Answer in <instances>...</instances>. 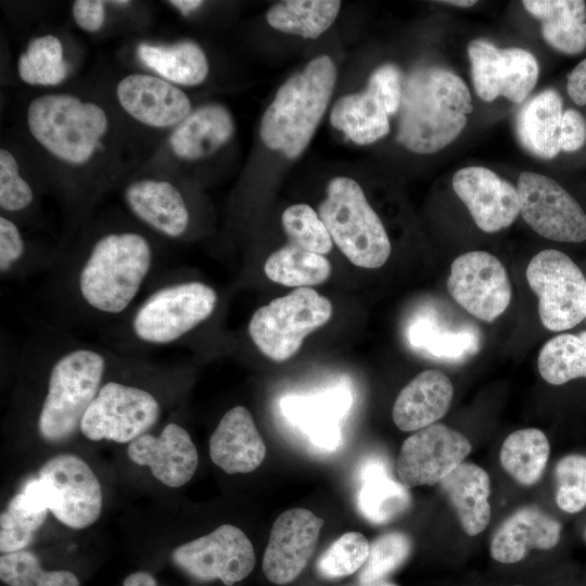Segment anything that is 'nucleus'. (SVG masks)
I'll return each instance as SVG.
<instances>
[{
    "label": "nucleus",
    "instance_id": "nucleus-13",
    "mask_svg": "<svg viewBox=\"0 0 586 586\" xmlns=\"http://www.w3.org/2000/svg\"><path fill=\"white\" fill-rule=\"evenodd\" d=\"M447 290L463 309L485 322L502 315L512 296L505 266L485 251L467 252L454 259Z\"/></svg>",
    "mask_w": 586,
    "mask_h": 586
},
{
    "label": "nucleus",
    "instance_id": "nucleus-28",
    "mask_svg": "<svg viewBox=\"0 0 586 586\" xmlns=\"http://www.w3.org/2000/svg\"><path fill=\"white\" fill-rule=\"evenodd\" d=\"M562 104L556 90L546 89L520 109L515 118V131L526 151L544 160H551L560 153Z\"/></svg>",
    "mask_w": 586,
    "mask_h": 586
},
{
    "label": "nucleus",
    "instance_id": "nucleus-46",
    "mask_svg": "<svg viewBox=\"0 0 586 586\" xmlns=\"http://www.w3.org/2000/svg\"><path fill=\"white\" fill-rule=\"evenodd\" d=\"M26 256L25 240L14 221L7 216L0 217V275L13 278L22 273Z\"/></svg>",
    "mask_w": 586,
    "mask_h": 586
},
{
    "label": "nucleus",
    "instance_id": "nucleus-19",
    "mask_svg": "<svg viewBox=\"0 0 586 586\" xmlns=\"http://www.w3.org/2000/svg\"><path fill=\"white\" fill-rule=\"evenodd\" d=\"M127 455L135 463L149 467L164 485L174 488L192 479L199 462L190 434L175 422L167 423L158 436L145 433L129 443Z\"/></svg>",
    "mask_w": 586,
    "mask_h": 586
},
{
    "label": "nucleus",
    "instance_id": "nucleus-9",
    "mask_svg": "<svg viewBox=\"0 0 586 586\" xmlns=\"http://www.w3.org/2000/svg\"><path fill=\"white\" fill-rule=\"evenodd\" d=\"M162 407L149 390L104 381L88 407L79 432L90 441L131 443L148 433L158 421Z\"/></svg>",
    "mask_w": 586,
    "mask_h": 586
},
{
    "label": "nucleus",
    "instance_id": "nucleus-51",
    "mask_svg": "<svg viewBox=\"0 0 586 586\" xmlns=\"http://www.w3.org/2000/svg\"><path fill=\"white\" fill-rule=\"evenodd\" d=\"M124 586H156L154 577L146 572H137L130 574L125 581Z\"/></svg>",
    "mask_w": 586,
    "mask_h": 586
},
{
    "label": "nucleus",
    "instance_id": "nucleus-1",
    "mask_svg": "<svg viewBox=\"0 0 586 586\" xmlns=\"http://www.w3.org/2000/svg\"><path fill=\"white\" fill-rule=\"evenodd\" d=\"M156 256L151 241L132 230L98 237L66 271V292L82 314L118 320L138 303L152 281Z\"/></svg>",
    "mask_w": 586,
    "mask_h": 586
},
{
    "label": "nucleus",
    "instance_id": "nucleus-23",
    "mask_svg": "<svg viewBox=\"0 0 586 586\" xmlns=\"http://www.w3.org/2000/svg\"><path fill=\"white\" fill-rule=\"evenodd\" d=\"M351 404L349 391L345 386H336L311 397H284L281 409L290 422L303 430L313 445L333 450L341 443L339 420Z\"/></svg>",
    "mask_w": 586,
    "mask_h": 586
},
{
    "label": "nucleus",
    "instance_id": "nucleus-40",
    "mask_svg": "<svg viewBox=\"0 0 586 586\" xmlns=\"http://www.w3.org/2000/svg\"><path fill=\"white\" fill-rule=\"evenodd\" d=\"M0 577L9 586H79L69 571H46L29 551L4 553L0 558Z\"/></svg>",
    "mask_w": 586,
    "mask_h": 586
},
{
    "label": "nucleus",
    "instance_id": "nucleus-38",
    "mask_svg": "<svg viewBox=\"0 0 586 586\" xmlns=\"http://www.w3.org/2000/svg\"><path fill=\"white\" fill-rule=\"evenodd\" d=\"M18 75L29 85L55 86L67 75L61 41L46 35L33 39L18 58Z\"/></svg>",
    "mask_w": 586,
    "mask_h": 586
},
{
    "label": "nucleus",
    "instance_id": "nucleus-33",
    "mask_svg": "<svg viewBox=\"0 0 586 586\" xmlns=\"http://www.w3.org/2000/svg\"><path fill=\"white\" fill-rule=\"evenodd\" d=\"M141 61L161 78L183 86H195L208 74L207 58L202 48L184 40L170 46L140 44Z\"/></svg>",
    "mask_w": 586,
    "mask_h": 586
},
{
    "label": "nucleus",
    "instance_id": "nucleus-17",
    "mask_svg": "<svg viewBox=\"0 0 586 586\" xmlns=\"http://www.w3.org/2000/svg\"><path fill=\"white\" fill-rule=\"evenodd\" d=\"M324 521L310 510L293 508L273 522L263 558L265 576L276 585L293 582L311 558Z\"/></svg>",
    "mask_w": 586,
    "mask_h": 586
},
{
    "label": "nucleus",
    "instance_id": "nucleus-6",
    "mask_svg": "<svg viewBox=\"0 0 586 586\" xmlns=\"http://www.w3.org/2000/svg\"><path fill=\"white\" fill-rule=\"evenodd\" d=\"M27 126L34 139L59 160L87 163L109 126L104 110L66 93L35 98L27 109Z\"/></svg>",
    "mask_w": 586,
    "mask_h": 586
},
{
    "label": "nucleus",
    "instance_id": "nucleus-20",
    "mask_svg": "<svg viewBox=\"0 0 586 586\" xmlns=\"http://www.w3.org/2000/svg\"><path fill=\"white\" fill-rule=\"evenodd\" d=\"M122 107L136 120L154 128L178 126L191 113L188 95L171 82L146 74H131L116 88Z\"/></svg>",
    "mask_w": 586,
    "mask_h": 586
},
{
    "label": "nucleus",
    "instance_id": "nucleus-43",
    "mask_svg": "<svg viewBox=\"0 0 586 586\" xmlns=\"http://www.w3.org/2000/svg\"><path fill=\"white\" fill-rule=\"evenodd\" d=\"M410 551L411 540L403 532H391L375 538L360 569L359 583L385 579L407 560Z\"/></svg>",
    "mask_w": 586,
    "mask_h": 586
},
{
    "label": "nucleus",
    "instance_id": "nucleus-2",
    "mask_svg": "<svg viewBox=\"0 0 586 586\" xmlns=\"http://www.w3.org/2000/svg\"><path fill=\"white\" fill-rule=\"evenodd\" d=\"M472 111L458 75L440 66L417 68L403 82L397 141L415 153H435L461 133Z\"/></svg>",
    "mask_w": 586,
    "mask_h": 586
},
{
    "label": "nucleus",
    "instance_id": "nucleus-47",
    "mask_svg": "<svg viewBox=\"0 0 586 586\" xmlns=\"http://www.w3.org/2000/svg\"><path fill=\"white\" fill-rule=\"evenodd\" d=\"M382 104L388 115L399 111L403 81L402 73L394 64L378 67L369 77L367 88Z\"/></svg>",
    "mask_w": 586,
    "mask_h": 586
},
{
    "label": "nucleus",
    "instance_id": "nucleus-31",
    "mask_svg": "<svg viewBox=\"0 0 586 586\" xmlns=\"http://www.w3.org/2000/svg\"><path fill=\"white\" fill-rule=\"evenodd\" d=\"M330 122L357 144L373 143L390 131L388 114L368 90L341 97L331 111Z\"/></svg>",
    "mask_w": 586,
    "mask_h": 586
},
{
    "label": "nucleus",
    "instance_id": "nucleus-45",
    "mask_svg": "<svg viewBox=\"0 0 586 586\" xmlns=\"http://www.w3.org/2000/svg\"><path fill=\"white\" fill-rule=\"evenodd\" d=\"M34 200V192L28 182L20 175L17 162L13 154L0 150V206L10 213L22 212Z\"/></svg>",
    "mask_w": 586,
    "mask_h": 586
},
{
    "label": "nucleus",
    "instance_id": "nucleus-25",
    "mask_svg": "<svg viewBox=\"0 0 586 586\" xmlns=\"http://www.w3.org/2000/svg\"><path fill=\"white\" fill-rule=\"evenodd\" d=\"M454 395L453 383L442 371L429 369L417 374L398 394L392 417L398 429L419 431L443 418Z\"/></svg>",
    "mask_w": 586,
    "mask_h": 586
},
{
    "label": "nucleus",
    "instance_id": "nucleus-41",
    "mask_svg": "<svg viewBox=\"0 0 586 586\" xmlns=\"http://www.w3.org/2000/svg\"><path fill=\"white\" fill-rule=\"evenodd\" d=\"M370 544L359 532H347L334 540L317 560L318 574L335 579L359 571L367 561Z\"/></svg>",
    "mask_w": 586,
    "mask_h": 586
},
{
    "label": "nucleus",
    "instance_id": "nucleus-11",
    "mask_svg": "<svg viewBox=\"0 0 586 586\" xmlns=\"http://www.w3.org/2000/svg\"><path fill=\"white\" fill-rule=\"evenodd\" d=\"M37 480L49 511L68 527L80 530L101 514V485L87 462L72 454L47 460Z\"/></svg>",
    "mask_w": 586,
    "mask_h": 586
},
{
    "label": "nucleus",
    "instance_id": "nucleus-30",
    "mask_svg": "<svg viewBox=\"0 0 586 586\" xmlns=\"http://www.w3.org/2000/svg\"><path fill=\"white\" fill-rule=\"evenodd\" d=\"M49 512L36 477L29 479L0 517V550L21 551L33 540Z\"/></svg>",
    "mask_w": 586,
    "mask_h": 586
},
{
    "label": "nucleus",
    "instance_id": "nucleus-8",
    "mask_svg": "<svg viewBox=\"0 0 586 586\" xmlns=\"http://www.w3.org/2000/svg\"><path fill=\"white\" fill-rule=\"evenodd\" d=\"M333 313L329 298L310 288H296L255 310L249 334L257 348L275 361L291 358L304 339L326 324Z\"/></svg>",
    "mask_w": 586,
    "mask_h": 586
},
{
    "label": "nucleus",
    "instance_id": "nucleus-53",
    "mask_svg": "<svg viewBox=\"0 0 586 586\" xmlns=\"http://www.w3.org/2000/svg\"><path fill=\"white\" fill-rule=\"evenodd\" d=\"M438 2L443 4L455 5L458 8H469L477 3L475 0H447Z\"/></svg>",
    "mask_w": 586,
    "mask_h": 586
},
{
    "label": "nucleus",
    "instance_id": "nucleus-52",
    "mask_svg": "<svg viewBox=\"0 0 586 586\" xmlns=\"http://www.w3.org/2000/svg\"><path fill=\"white\" fill-rule=\"evenodd\" d=\"M169 3L178 9L182 14L188 15L199 9L203 1L201 0H171Z\"/></svg>",
    "mask_w": 586,
    "mask_h": 586
},
{
    "label": "nucleus",
    "instance_id": "nucleus-14",
    "mask_svg": "<svg viewBox=\"0 0 586 586\" xmlns=\"http://www.w3.org/2000/svg\"><path fill=\"white\" fill-rule=\"evenodd\" d=\"M175 563L195 578H218L227 586L245 578L255 566L253 545L244 532L224 524L207 535L178 546Z\"/></svg>",
    "mask_w": 586,
    "mask_h": 586
},
{
    "label": "nucleus",
    "instance_id": "nucleus-54",
    "mask_svg": "<svg viewBox=\"0 0 586 586\" xmlns=\"http://www.w3.org/2000/svg\"><path fill=\"white\" fill-rule=\"evenodd\" d=\"M357 586H397L394 583L387 582L385 579L374 581L370 583H359Z\"/></svg>",
    "mask_w": 586,
    "mask_h": 586
},
{
    "label": "nucleus",
    "instance_id": "nucleus-34",
    "mask_svg": "<svg viewBox=\"0 0 586 586\" xmlns=\"http://www.w3.org/2000/svg\"><path fill=\"white\" fill-rule=\"evenodd\" d=\"M550 454L548 438L538 429L528 428L512 432L504 441L500 463L519 484H535L546 468Z\"/></svg>",
    "mask_w": 586,
    "mask_h": 586
},
{
    "label": "nucleus",
    "instance_id": "nucleus-16",
    "mask_svg": "<svg viewBox=\"0 0 586 586\" xmlns=\"http://www.w3.org/2000/svg\"><path fill=\"white\" fill-rule=\"evenodd\" d=\"M471 448L466 436L442 423L416 431L400 447L398 480L407 488L435 485L463 462Z\"/></svg>",
    "mask_w": 586,
    "mask_h": 586
},
{
    "label": "nucleus",
    "instance_id": "nucleus-29",
    "mask_svg": "<svg viewBox=\"0 0 586 586\" xmlns=\"http://www.w3.org/2000/svg\"><path fill=\"white\" fill-rule=\"evenodd\" d=\"M526 11L542 22L545 41L559 52L578 54L586 48V2L524 0Z\"/></svg>",
    "mask_w": 586,
    "mask_h": 586
},
{
    "label": "nucleus",
    "instance_id": "nucleus-5",
    "mask_svg": "<svg viewBox=\"0 0 586 586\" xmlns=\"http://www.w3.org/2000/svg\"><path fill=\"white\" fill-rule=\"evenodd\" d=\"M217 292L198 280L166 278L122 319L124 340L145 347L178 344L214 314Z\"/></svg>",
    "mask_w": 586,
    "mask_h": 586
},
{
    "label": "nucleus",
    "instance_id": "nucleus-26",
    "mask_svg": "<svg viewBox=\"0 0 586 586\" xmlns=\"http://www.w3.org/2000/svg\"><path fill=\"white\" fill-rule=\"evenodd\" d=\"M441 488L469 536L484 531L491 521V480L472 462H462L440 482Z\"/></svg>",
    "mask_w": 586,
    "mask_h": 586
},
{
    "label": "nucleus",
    "instance_id": "nucleus-21",
    "mask_svg": "<svg viewBox=\"0 0 586 586\" xmlns=\"http://www.w3.org/2000/svg\"><path fill=\"white\" fill-rule=\"evenodd\" d=\"M209 456L228 474L250 473L262 464L266 445L245 407L235 406L222 416L209 438Z\"/></svg>",
    "mask_w": 586,
    "mask_h": 586
},
{
    "label": "nucleus",
    "instance_id": "nucleus-36",
    "mask_svg": "<svg viewBox=\"0 0 586 586\" xmlns=\"http://www.w3.org/2000/svg\"><path fill=\"white\" fill-rule=\"evenodd\" d=\"M264 271L267 278L276 283L309 288L328 280L331 264L323 255L288 243L267 258Z\"/></svg>",
    "mask_w": 586,
    "mask_h": 586
},
{
    "label": "nucleus",
    "instance_id": "nucleus-12",
    "mask_svg": "<svg viewBox=\"0 0 586 586\" xmlns=\"http://www.w3.org/2000/svg\"><path fill=\"white\" fill-rule=\"evenodd\" d=\"M517 190L520 214L539 235L558 242L586 240V214L578 202L552 178L522 171Z\"/></svg>",
    "mask_w": 586,
    "mask_h": 586
},
{
    "label": "nucleus",
    "instance_id": "nucleus-39",
    "mask_svg": "<svg viewBox=\"0 0 586 586\" xmlns=\"http://www.w3.org/2000/svg\"><path fill=\"white\" fill-rule=\"evenodd\" d=\"M412 346L442 359H459L477 349V336L468 329L441 328L431 321L421 320L412 324L409 332Z\"/></svg>",
    "mask_w": 586,
    "mask_h": 586
},
{
    "label": "nucleus",
    "instance_id": "nucleus-56",
    "mask_svg": "<svg viewBox=\"0 0 586 586\" xmlns=\"http://www.w3.org/2000/svg\"><path fill=\"white\" fill-rule=\"evenodd\" d=\"M585 539H586V531H585Z\"/></svg>",
    "mask_w": 586,
    "mask_h": 586
},
{
    "label": "nucleus",
    "instance_id": "nucleus-24",
    "mask_svg": "<svg viewBox=\"0 0 586 586\" xmlns=\"http://www.w3.org/2000/svg\"><path fill=\"white\" fill-rule=\"evenodd\" d=\"M561 524L536 507H523L496 528L491 539V556L500 563H517L530 550L553 548L560 539Z\"/></svg>",
    "mask_w": 586,
    "mask_h": 586
},
{
    "label": "nucleus",
    "instance_id": "nucleus-57",
    "mask_svg": "<svg viewBox=\"0 0 586 586\" xmlns=\"http://www.w3.org/2000/svg\"><path fill=\"white\" fill-rule=\"evenodd\" d=\"M586 319V318H585Z\"/></svg>",
    "mask_w": 586,
    "mask_h": 586
},
{
    "label": "nucleus",
    "instance_id": "nucleus-4",
    "mask_svg": "<svg viewBox=\"0 0 586 586\" xmlns=\"http://www.w3.org/2000/svg\"><path fill=\"white\" fill-rule=\"evenodd\" d=\"M336 81V67L328 55L313 59L278 89L260 122L266 146L288 158L300 156L320 123Z\"/></svg>",
    "mask_w": 586,
    "mask_h": 586
},
{
    "label": "nucleus",
    "instance_id": "nucleus-3",
    "mask_svg": "<svg viewBox=\"0 0 586 586\" xmlns=\"http://www.w3.org/2000/svg\"><path fill=\"white\" fill-rule=\"evenodd\" d=\"M47 390L37 418L39 435L47 442L71 438L104 382L112 352L85 343L51 348Z\"/></svg>",
    "mask_w": 586,
    "mask_h": 586
},
{
    "label": "nucleus",
    "instance_id": "nucleus-48",
    "mask_svg": "<svg viewBox=\"0 0 586 586\" xmlns=\"http://www.w3.org/2000/svg\"><path fill=\"white\" fill-rule=\"evenodd\" d=\"M586 142V119L576 110L568 109L563 111L559 144L561 151L575 152Z\"/></svg>",
    "mask_w": 586,
    "mask_h": 586
},
{
    "label": "nucleus",
    "instance_id": "nucleus-42",
    "mask_svg": "<svg viewBox=\"0 0 586 586\" xmlns=\"http://www.w3.org/2000/svg\"><path fill=\"white\" fill-rule=\"evenodd\" d=\"M290 243L306 251L326 255L333 241L319 215L307 204H294L285 208L281 217Z\"/></svg>",
    "mask_w": 586,
    "mask_h": 586
},
{
    "label": "nucleus",
    "instance_id": "nucleus-49",
    "mask_svg": "<svg viewBox=\"0 0 586 586\" xmlns=\"http://www.w3.org/2000/svg\"><path fill=\"white\" fill-rule=\"evenodd\" d=\"M76 24L86 31L99 30L105 18L104 2L100 0H76L72 7Z\"/></svg>",
    "mask_w": 586,
    "mask_h": 586
},
{
    "label": "nucleus",
    "instance_id": "nucleus-10",
    "mask_svg": "<svg viewBox=\"0 0 586 586\" xmlns=\"http://www.w3.org/2000/svg\"><path fill=\"white\" fill-rule=\"evenodd\" d=\"M526 280L538 297V315L550 331L572 329L586 318V278L558 250H544L526 267Z\"/></svg>",
    "mask_w": 586,
    "mask_h": 586
},
{
    "label": "nucleus",
    "instance_id": "nucleus-35",
    "mask_svg": "<svg viewBox=\"0 0 586 586\" xmlns=\"http://www.w3.org/2000/svg\"><path fill=\"white\" fill-rule=\"evenodd\" d=\"M340 8L335 0H288L272 5L266 18L277 30L314 39L333 24Z\"/></svg>",
    "mask_w": 586,
    "mask_h": 586
},
{
    "label": "nucleus",
    "instance_id": "nucleus-15",
    "mask_svg": "<svg viewBox=\"0 0 586 586\" xmlns=\"http://www.w3.org/2000/svg\"><path fill=\"white\" fill-rule=\"evenodd\" d=\"M471 76L476 94L486 102L505 97L523 102L535 87L539 66L535 56L521 48L499 49L485 39L468 44Z\"/></svg>",
    "mask_w": 586,
    "mask_h": 586
},
{
    "label": "nucleus",
    "instance_id": "nucleus-18",
    "mask_svg": "<svg viewBox=\"0 0 586 586\" xmlns=\"http://www.w3.org/2000/svg\"><path fill=\"white\" fill-rule=\"evenodd\" d=\"M451 183L475 225L485 232L509 227L520 214L517 187L486 167H463L454 174Z\"/></svg>",
    "mask_w": 586,
    "mask_h": 586
},
{
    "label": "nucleus",
    "instance_id": "nucleus-50",
    "mask_svg": "<svg viewBox=\"0 0 586 586\" xmlns=\"http://www.w3.org/2000/svg\"><path fill=\"white\" fill-rule=\"evenodd\" d=\"M566 91L575 104L586 105V59L581 61L569 74Z\"/></svg>",
    "mask_w": 586,
    "mask_h": 586
},
{
    "label": "nucleus",
    "instance_id": "nucleus-37",
    "mask_svg": "<svg viewBox=\"0 0 586 586\" xmlns=\"http://www.w3.org/2000/svg\"><path fill=\"white\" fill-rule=\"evenodd\" d=\"M537 367L542 378L552 385L586 378V330L547 341L538 354Z\"/></svg>",
    "mask_w": 586,
    "mask_h": 586
},
{
    "label": "nucleus",
    "instance_id": "nucleus-27",
    "mask_svg": "<svg viewBox=\"0 0 586 586\" xmlns=\"http://www.w3.org/2000/svg\"><path fill=\"white\" fill-rule=\"evenodd\" d=\"M233 131L230 112L220 104H207L191 112L176 126L169 137V145L177 157L198 160L221 148Z\"/></svg>",
    "mask_w": 586,
    "mask_h": 586
},
{
    "label": "nucleus",
    "instance_id": "nucleus-32",
    "mask_svg": "<svg viewBox=\"0 0 586 586\" xmlns=\"http://www.w3.org/2000/svg\"><path fill=\"white\" fill-rule=\"evenodd\" d=\"M360 479L357 506L368 521L374 524L386 523L409 506L408 488L394 481L381 461H368L362 468Z\"/></svg>",
    "mask_w": 586,
    "mask_h": 586
},
{
    "label": "nucleus",
    "instance_id": "nucleus-22",
    "mask_svg": "<svg viewBox=\"0 0 586 586\" xmlns=\"http://www.w3.org/2000/svg\"><path fill=\"white\" fill-rule=\"evenodd\" d=\"M129 211L160 234L178 239L189 227L190 214L179 190L169 181L138 179L124 191Z\"/></svg>",
    "mask_w": 586,
    "mask_h": 586
},
{
    "label": "nucleus",
    "instance_id": "nucleus-7",
    "mask_svg": "<svg viewBox=\"0 0 586 586\" xmlns=\"http://www.w3.org/2000/svg\"><path fill=\"white\" fill-rule=\"evenodd\" d=\"M318 215L332 241L355 266L377 269L388 259L392 249L386 230L354 179H331Z\"/></svg>",
    "mask_w": 586,
    "mask_h": 586
},
{
    "label": "nucleus",
    "instance_id": "nucleus-55",
    "mask_svg": "<svg viewBox=\"0 0 586 586\" xmlns=\"http://www.w3.org/2000/svg\"><path fill=\"white\" fill-rule=\"evenodd\" d=\"M110 3L115 4V5H127L130 2L123 0V1H110Z\"/></svg>",
    "mask_w": 586,
    "mask_h": 586
},
{
    "label": "nucleus",
    "instance_id": "nucleus-44",
    "mask_svg": "<svg viewBox=\"0 0 586 586\" xmlns=\"http://www.w3.org/2000/svg\"><path fill=\"white\" fill-rule=\"evenodd\" d=\"M556 502L568 513H576L586 507V456L570 454L556 466Z\"/></svg>",
    "mask_w": 586,
    "mask_h": 586
}]
</instances>
